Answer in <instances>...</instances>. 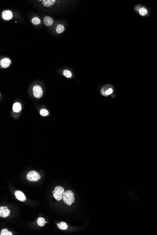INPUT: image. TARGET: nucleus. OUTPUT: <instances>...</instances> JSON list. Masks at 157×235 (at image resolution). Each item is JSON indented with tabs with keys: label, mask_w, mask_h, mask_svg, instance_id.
Instances as JSON below:
<instances>
[{
	"label": "nucleus",
	"mask_w": 157,
	"mask_h": 235,
	"mask_svg": "<svg viewBox=\"0 0 157 235\" xmlns=\"http://www.w3.org/2000/svg\"><path fill=\"white\" fill-rule=\"evenodd\" d=\"M63 199L66 204L68 206H71L75 200L74 195L73 192L70 190L64 192Z\"/></svg>",
	"instance_id": "f257e3e1"
},
{
	"label": "nucleus",
	"mask_w": 157,
	"mask_h": 235,
	"mask_svg": "<svg viewBox=\"0 0 157 235\" xmlns=\"http://www.w3.org/2000/svg\"><path fill=\"white\" fill-rule=\"evenodd\" d=\"M64 193V189L61 186L56 187L53 191V195L54 198L57 201L63 199Z\"/></svg>",
	"instance_id": "f03ea898"
},
{
	"label": "nucleus",
	"mask_w": 157,
	"mask_h": 235,
	"mask_svg": "<svg viewBox=\"0 0 157 235\" xmlns=\"http://www.w3.org/2000/svg\"><path fill=\"white\" fill-rule=\"evenodd\" d=\"M26 178L29 181L37 182L41 179V176L36 171L32 170L27 173Z\"/></svg>",
	"instance_id": "7ed1b4c3"
},
{
	"label": "nucleus",
	"mask_w": 157,
	"mask_h": 235,
	"mask_svg": "<svg viewBox=\"0 0 157 235\" xmlns=\"http://www.w3.org/2000/svg\"><path fill=\"white\" fill-rule=\"evenodd\" d=\"M33 91L34 96L36 98H40L42 96L43 91L41 87L39 85H34L33 88Z\"/></svg>",
	"instance_id": "20e7f679"
},
{
	"label": "nucleus",
	"mask_w": 157,
	"mask_h": 235,
	"mask_svg": "<svg viewBox=\"0 0 157 235\" xmlns=\"http://www.w3.org/2000/svg\"><path fill=\"white\" fill-rule=\"evenodd\" d=\"M10 211L7 207H0V216L3 218L8 217L10 214Z\"/></svg>",
	"instance_id": "39448f33"
},
{
	"label": "nucleus",
	"mask_w": 157,
	"mask_h": 235,
	"mask_svg": "<svg viewBox=\"0 0 157 235\" xmlns=\"http://www.w3.org/2000/svg\"><path fill=\"white\" fill-rule=\"evenodd\" d=\"M15 195L16 197L18 200L24 202L26 200V197L24 194L23 192H21L20 191H17L15 192Z\"/></svg>",
	"instance_id": "423d86ee"
},
{
	"label": "nucleus",
	"mask_w": 157,
	"mask_h": 235,
	"mask_svg": "<svg viewBox=\"0 0 157 235\" xmlns=\"http://www.w3.org/2000/svg\"><path fill=\"white\" fill-rule=\"evenodd\" d=\"M12 13L10 10H4L2 13V17L5 20H9L12 18Z\"/></svg>",
	"instance_id": "0eeeda50"
},
{
	"label": "nucleus",
	"mask_w": 157,
	"mask_h": 235,
	"mask_svg": "<svg viewBox=\"0 0 157 235\" xmlns=\"http://www.w3.org/2000/svg\"><path fill=\"white\" fill-rule=\"evenodd\" d=\"M10 64H11V61H10V59L7 58H5L2 59L1 61V62H0L1 66L3 68H7L10 65Z\"/></svg>",
	"instance_id": "6e6552de"
},
{
	"label": "nucleus",
	"mask_w": 157,
	"mask_h": 235,
	"mask_svg": "<svg viewBox=\"0 0 157 235\" xmlns=\"http://www.w3.org/2000/svg\"><path fill=\"white\" fill-rule=\"evenodd\" d=\"M43 22L46 26H51L53 23V20L50 17H48V16H46L44 17Z\"/></svg>",
	"instance_id": "1a4fd4ad"
},
{
	"label": "nucleus",
	"mask_w": 157,
	"mask_h": 235,
	"mask_svg": "<svg viewBox=\"0 0 157 235\" xmlns=\"http://www.w3.org/2000/svg\"><path fill=\"white\" fill-rule=\"evenodd\" d=\"M55 2V0H44L43 1V4L44 6L49 7L53 5Z\"/></svg>",
	"instance_id": "9d476101"
},
{
	"label": "nucleus",
	"mask_w": 157,
	"mask_h": 235,
	"mask_svg": "<svg viewBox=\"0 0 157 235\" xmlns=\"http://www.w3.org/2000/svg\"><path fill=\"white\" fill-rule=\"evenodd\" d=\"M21 109V106L19 103L16 102L13 106V110L15 112H19Z\"/></svg>",
	"instance_id": "9b49d317"
},
{
	"label": "nucleus",
	"mask_w": 157,
	"mask_h": 235,
	"mask_svg": "<svg viewBox=\"0 0 157 235\" xmlns=\"http://www.w3.org/2000/svg\"><path fill=\"white\" fill-rule=\"evenodd\" d=\"M58 227L62 230H65L68 228L67 223L64 222H61L60 223H57Z\"/></svg>",
	"instance_id": "f8f14e48"
},
{
	"label": "nucleus",
	"mask_w": 157,
	"mask_h": 235,
	"mask_svg": "<svg viewBox=\"0 0 157 235\" xmlns=\"http://www.w3.org/2000/svg\"><path fill=\"white\" fill-rule=\"evenodd\" d=\"M37 224L38 225L41 226V227H43L44 226V225L46 223H47V222L45 221V220L44 219V218H39L38 219H37Z\"/></svg>",
	"instance_id": "ddd939ff"
},
{
	"label": "nucleus",
	"mask_w": 157,
	"mask_h": 235,
	"mask_svg": "<svg viewBox=\"0 0 157 235\" xmlns=\"http://www.w3.org/2000/svg\"><path fill=\"white\" fill-rule=\"evenodd\" d=\"M64 31V26L62 25L59 24L56 27V32L57 33H63V32Z\"/></svg>",
	"instance_id": "4468645a"
},
{
	"label": "nucleus",
	"mask_w": 157,
	"mask_h": 235,
	"mask_svg": "<svg viewBox=\"0 0 157 235\" xmlns=\"http://www.w3.org/2000/svg\"><path fill=\"white\" fill-rule=\"evenodd\" d=\"M32 22L35 25H39V24L41 23V21L40 19V18H38L34 17V18L32 19Z\"/></svg>",
	"instance_id": "2eb2a0df"
},
{
	"label": "nucleus",
	"mask_w": 157,
	"mask_h": 235,
	"mask_svg": "<svg viewBox=\"0 0 157 235\" xmlns=\"http://www.w3.org/2000/svg\"><path fill=\"white\" fill-rule=\"evenodd\" d=\"M1 235H12V233L8 231L6 229H3L1 232Z\"/></svg>",
	"instance_id": "dca6fc26"
},
{
	"label": "nucleus",
	"mask_w": 157,
	"mask_h": 235,
	"mask_svg": "<svg viewBox=\"0 0 157 235\" xmlns=\"http://www.w3.org/2000/svg\"><path fill=\"white\" fill-rule=\"evenodd\" d=\"M63 74L64 76L67 78H70L72 77V73L71 72H70L69 71H68V70H64L63 72Z\"/></svg>",
	"instance_id": "f3484780"
},
{
	"label": "nucleus",
	"mask_w": 157,
	"mask_h": 235,
	"mask_svg": "<svg viewBox=\"0 0 157 235\" xmlns=\"http://www.w3.org/2000/svg\"><path fill=\"white\" fill-rule=\"evenodd\" d=\"M139 13L141 15H145L147 14V10L145 8H141L139 10Z\"/></svg>",
	"instance_id": "a211bd4d"
},
{
	"label": "nucleus",
	"mask_w": 157,
	"mask_h": 235,
	"mask_svg": "<svg viewBox=\"0 0 157 235\" xmlns=\"http://www.w3.org/2000/svg\"><path fill=\"white\" fill-rule=\"evenodd\" d=\"M40 114L43 116H45L49 115V112L48 110L45 109H42L40 110Z\"/></svg>",
	"instance_id": "6ab92c4d"
},
{
	"label": "nucleus",
	"mask_w": 157,
	"mask_h": 235,
	"mask_svg": "<svg viewBox=\"0 0 157 235\" xmlns=\"http://www.w3.org/2000/svg\"><path fill=\"white\" fill-rule=\"evenodd\" d=\"M113 92V90L111 88H109V89L106 91L105 94L106 95H111Z\"/></svg>",
	"instance_id": "aec40b11"
}]
</instances>
